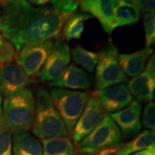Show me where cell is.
I'll return each mask as SVG.
<instances>
[{
  "label": "cell",
  "mask_w": 155,
  "mask_h": 155,
  "mask_svg": "<svg viewBox=\"0 0 155 155\" xmlns=\"http://www.w3.org/2000/svg\"><path fill=\"white\" fill-rule=\"evenodd\" d=\"M71 15L51 6L34 7L26 0H11L0 12V32L19 51L27 45L58 38Z\"/></svg>",
  "instance_id": "6da1fadb"
},
{
  "label": "cell",
  "mask_w": 155,
  "mask_h": 155,
  "mask_svg": "<svg viewBox=\"0 0 155 155\" xmlns=\"http://www.w3.org/2000/svg\"><path fill=\"white\" fill-rule=\"evenodd\" d=\"M35 116L32 133L41 139L65 137L68 131L58 111L51 94L45 88H38L35 97Z\"/></svg>",
  "instance_id": "7a4b0ae2"
},
{
  "label": "cell",
  "mask_w": 155,
  "mask_h": 155,
  "mask_svg": "<svg viewBox=\"0 0 155 155\" xmlns=\"http://www.w3.org/2000/svg\"><path fill=\"white\" fill-rule=\"evenodd\" d=\"M35 96L28 88L5 97L2 106L4 123L11 132L29 131L33 123Z\"/></svg>",
  "instance_id": "3957f363"
},
{
  "label": "cell",
  "mask_w": 155,
  "mask_h": 155,
  "mask_svg": "<svg viewBox=\"0 0 155 155\" xmlns=\"http://www.w3.org/2000/svg\"><path fill=\"white\" fill-rule=\"evenodd\" d=\"M50 94L68 134L71 135L91 95L88 91H78L61 88L53 89Z\"/></svg>",
  "instance_id": "277c9868"
},
{
  "label": "cell",
  "mask_w": 155,
  "mask_h": 155,
  "mask_svg": "<svg viewBox=\"0 0 155 155\" xmlns=\"http://www.w3.org/2000/svg\"><path fill=\"white\" fill-rule=\"evenodd\" d=\"M121 132L108 114H105L96 127L77 145L79 154L91 153L121 144Z\"/></svg>",
  "instance_id": "5b68a950"
},
{
  "label": "cell",
  "mask_w": 155,
  "mask_h": 155,
  "mask_svg": "<svg viewBox=\"0 0 155 155\" xmlns=\"http://www.w3.org/2000/svg\"><path fill=\"white\" fill-rule=\"evenodd\" d=\"M96 71V89L101 91L127 80V75L120 67L118 61V48L113 43L108 44L101 53Z\"/></svg>",
  "instance_id": "8992f818"
},
{
  "label": "cell",
  "mask_w": 155,
  "mask_h": 155,
  "mask_svg": "<svg viewBox=\"0 0 155 155\" xmlns=\"http://www.w3.org/2000/svg\"><path fill=\"white\" fill-rule=\"evenodd\" d=\"M53 44V40H48L25 45L15 55L16 63L28 77L38 75L50 55Z\"/></svg>",
  "instance_id": "52a82bcc"
},
{
  "label": "cell",
  "mask_w": 155,
  "mask_h": 155,
  "mask_svg": "<svg viewBox=\"0 0 155 155\" xmlns=\"http://www.w3.org/2000/svg\"><path fill=\"white\" fill-rule=\"evenodd\" d=\"M71 53L68 45L62 40L54 42L50 55L38 74L41 82H51L59 78L68 66Z\"/></svg>",
  "instance_id": "ba28073f"
},
{
  "label": "cell",
  "mask_w": 155,
  "mask_h": 155,
  "mask_svg": "<svg viewBox=\"0 0 155 155\" xmlns=\"http://www.w3.org/2000/svg\"><path fill=\"white\" fill-rule=\"evenodd\" d=\"M104 110L96 95H91L71 134L73 143L78 145L94 130L104 116Z\"/></svg>",
  "instance_id": "9c48e42d"
},
{
  "label": "cell",
  "mask_w": 155,
  "mask_h": 155,
  "mask_svg": "<svg viewBox=\"0 0 155 155\" xmlns=\"http://www.w3.org/2000/svg\"><path fill=\"white\" fill-rule=\"evenodd\" d=\"M31 80L16 63L0 67V95L5 97L17 94L30 86Z\"/></svg>",
  "instance_id": "30bf717a"
},
{
  "label": "cell",
  "mask_w": 155,
  "mask_h": 155,
  "mask_svg": "<svg viewBox=\"0 0 155 155\" xmlns=\"http://www.w3.org/2000/svg\"><path fill=\"white\" fill-rule=\"evenodd\" d=\"M95 95L104 111L110 113L123 109L129 106L133 100V96L124 83L98 91Z\"/></svg>",
  "instance_id": "8fae6325"
},
{
  "label": "cell",
  "mask_w": 155,
  "mask_h": 155,
  "mask_svg": "<svg viewBox=\"0 0 155 155\" xmlns=\"http://www.w3.org/2000/svg\"><path fill=\"white\" fill-rule=\"evenodd\" d=\"M80 2L81 10L96 17L106 33L111 34L114 30L116 0H81Z\"/></svg>",
  "instance_id": "7c38bea8"
},
{
  "label": "cell",
  "mask_w": 155,
  "mask_h": 155,
  "mask_svg": "<svg viewBox=\"0 0 155 155\" xmlns=\"http://www.w3.org/2000/svg\"><path fill=\"white\" fill-rule=\"evenodd\" d=\"M141 113L140 104L137 101H132L127 107L109 116L124 135L131 137L137 135L141 131Z\"/></svg>",
  "instance_id": "4fadbf2b"
},
{
  "label": "cell",
  "mask_w": 155,
  "mask_h": 155,
  "mask_svg": "<svg viewBox=\"0 0 155 155\" xmlns=\"http://www.w3.org/2000/svg\"><path fill=\"white\" fill-rule=\"evenodd\" d=\"M94 80L90 75L83 69L71 64L61 76L48 83V86L73 90H86L92 86Z\"/></svg>",
  "instance_id": "5bb4252c"
},
{
  "label": "cell",
  "mask_w": 155,
  "mask_h": 155,
  "mask_svg": "<svg viewBox=\"0 0 155 155\" xmlns=\"http://www.w3.org/2000/svg\"><path fill=\"white\" fill-rule=\"evenodd\" d=\"M127 87L137 101L150 102L154 98L155 77L144 70L140 74L129 81Z\"/></svg>",
  "instance_id": "9a60e30c"
},
{
  "label": "cell",
  "mask_w": 155,
  "mask_h": 155,
  "mask_svg": "<svg viewBox=\"0 0 155 155\" xmlns=\"http://www.w3.org/2000/svg\"><path fill=\"white\" fill-rule=\"evenodd\" d=\"M153 50L151 47L131 54H119L118 61L120 67L125 74L130 77H136L144 70L149 56L152 55Z\"/></svg>",
  "instance_id": "2e32d148"
},
{
  "label": "cell",
  "mask_w": 155,
  "mask_h": 155,
  "mask_svg": "<svg viewBox=\"0 0 155 155\" xmlns=\"http://www.w3.org/2000/svg\"><path fill=\"white\" fill-rule=\"evenodd\" d=\"M12 155H43L40 141L29 131L13 132Z\"/></svg>",
  "instance_id": "e0dca14e"
},
{
  "label": "cell",
  "mask_w": 155,
  "mask_h": 155,
  "mask_svg": "<svg viewBox=\"0 0 155 155\" xmlns=\"http://www.w3.org/2000/svg\"><path fill=\"white\" fill-rule=\"evenodd\" d=\"M140 19V11L127 0H116L114 29L131 25Z\"/></svg>",
  "instance_id": "ac0fdd59"
},
{
  "label": "cell",
  "mask_w": 155,
  "mask_h": 155,
  "mask_svg": "<svg viewBox=\"0 0 155 155\" xmlns=\"http://www.w3.org/2000/svg\"><path fill=\"white\" fill-rule=\"evenodd\" d=\"M42 142L43 155H75L73 143L67 137L45 139Z\"/></svg>",
  "instance_id": "d6986e66"
},
{
  "label": "cell",
  "mask_w": 155,
  "mask_h": 155,
  "mask_svg": "<svg viewBox=\"0 0 155 155\" xmlns=\"http://www.w3.org/2000/svg\"><path fill=\"white\" fill-rule=\"evenodd\" d=\"M91 17L90 15L85 12L75 13L71 15L65 21L62 29L65 40L70 41L80 38L84 30L85 22Z\"/></svg>",
  "instance_id": "ffe728a7"
},
{
  "label": "cell",
  "mask_w": 155,
  "mask_h": 155,
  "mask_svg": "<svg viewBox=\"0 0 155 155\" xmlns=\"http://www.w3.org/2000/svg\"><path fill=\"white\" fill-rule=\"evenodd\" d=\"M71 53H72L73 59L75 63L83 67L89 73H94L98 63V53L89 51L81 45H77L73 48Z\"/></svg>",
  "instance_id": "44dd1931"
},
{
  "label": "cell",
  "mask_w": 155,
  "mask_h": 155,
  "mask_svg": "<svg viewBox=\"0 0 155 155\" xmlns=\"http://www.w3.org/2000/svg\"><path fill=\"white\" fill-rule=\"evenodd\" d=\"M127 150L129 154L140 151L154 148L155 134L154 131L144 130L139 134L133 140L127 143Z\"/></svg>",
  "instance_id": "7402d4cb"
},
{
  "label": "cell",
  "mask_w": 155,
  "mask_h": 155,
  "mask_svg": "<svg viewBox=\"0 0 155 155\" xmlns=\"http://www.w3.org/2000/svg\"><path fill=\"white\" fill-rule=\"evenodd\" d=\"M144 29L146 47H151L155 40V15L154 13H147L144 16Z\"/></svg>",
  "instance_id": "603a6c76"
},
{
  "label": "cell",
  "mask_w": 155,
  "mask_h": 155,
  "mask_svg": "<svg viewBox=\"0 0 155 155\" xmlns=\"http://www.w3.org/2000/svg\"><path fill=\"white\" fill-rule=\"evenodd\" d=\"M0 155H12V136L5 124L0 128Z\"/></svg>",
  "instance_id": "cb8c5ba5"
},
{
  "label": "cell",
  "mask_w": 155,
  "mask_h": 155,
  "mask_svg": "<svg viewBox=\"0 0 155 155\" xmlns=\"http://www.w3.org/2000/svg\"><path fill=\"white\" fill-rule=\"evenodd\" d=\"M51 7L62 12L73 15L76 11L78 2L75 0H50Z\"/></svg>",
  "instance_id": "d4e9b609"
},
{
  "label": "cell",
  "mask_w": 155,
  "mask_h": 155,
  "mask_svg": "<svg viewBox=\"0 0 155 155\" xmlns=\"http://www.w3.org/2000/svg\"><path fill=\"white\" fill-rule=\"evenodd\" d=\"M15 55L16 53L12 45L7 40H4L3 43L0 46V67L12 63L15 60Z\"/></svg>",
  "instance_id": "484cf974"
},
{
  "label": "cell",
  "mask_w": 155,
  "mask_h": 155,
  "mask_svg": "<svg viewBox=\"0 0 155 155\" xmlns=\"http://www.w3.org/2000/svg\"><path fill=\"white\" fill-rule=\"evenodd\" d=\"M142 123L145 128L154 131L155 127V106L152 101L149 102L145 106L143 113Z\"/></svg>",
  "instance_id": "4316f807"
},
{
  "label": "cell",
  "mask_w": 155,
  "mask_h": 155,
  "mask_svg": "<svg viewBox=\"0 0 155 155\" xmlns=\"http://www.w3.org/2000/svg\"><path fill=\"white\" fill-rule=\"evenodd\" d=\"M81 155H130L127 150V143H121L116 146L102 149L91 153H86Z\"/></svg>",
  "instance_id": "83f0119b"
},
{
  "label": "cell",
  "mask_w": 155,
  "mask_h": 155,
  "mask_svg": "<svg viewBox=\"0 0 155 155\" xmlns=\"http://www.w3.org/2000/svg\"><path fill=\"white\" fill-rule=\"evenodd\" d=\"M143 13H154L155 0H127Z\"/></svg>",
  "instance_id": "f1b7e54d"
},
{
  "label": "cell",
  "mask_w": 155,
  "mask_h": 155,
  "mask_svg": "<svg viewBox=\"0 0 155 155\" xmlns=\"http://www.w3.org/2000/svg\"><path fill=\"white\" fill-rule=\"evenodd\" d=\"M144 71H146L153 77H155V57L154 54L149 58L147 63L145 65Z\"/></svg>",
  "instance_id": "f546056e"
},
{
  "label": "cell",
  "mask_w": 155,
  "mask_h": 155,
  "mask_svg": "<svg viewBox=\"0 0 155 155\" xmlns=\"http://www.w3.org/2000/svg\"><path fill=\"white\" fill-rule=\"evenodd\" d=\"M9 1H11V0H1V1H0V4H1L2 5H5L6 3H7ZM26 1L29 2L30 3L34 4V5L42 6L45 5V4L48 3V2H50V0H26Z\"/></svg>",
  "instance_id": "4dcf8cb0"
},
{
  "label": "cell",
  "mask_w": 155,
  "mask_h": 155,
  "mask_svg": "<svg viewBox=\"0 0 155 155\" xmlns=\"http://www.w3.org/2000/svg\"><path fill=\"white\" fill-rule=\"evenodd\" d=\"M133 155H155V149L152 148L140 151V152L134 153Z\"/></svg>",
  "instance_id": "1f68e13d"
},
{
  "label": "cell",
  "mask_w": 155,
  "mask_h": 155,
  "mask_svg": "<svg viewBox=\"0 0 155 155\" xmlns=\"http://www.w3.org/2000/svg\"><path fill=\"white\" fill-rule=\"evenodd\" d=\"M5 124L3 120V114H2V96L0 95V128Z\"/></svg>",
  "instance_id": "d6a6232c"
},
{
  "label": "cell",
  "mask_w": 155,
  "mask_h": 155,
  "mask_svg": "<svg viewBox=\"0 0 155 155\" xmlns=\"http://www.w3.org/2000/svg\"><path fill=\"white\" fill-rule=\"evenodd\" d=\"M3 41H4L3 37H2V35L1 32H0V46H1L2 44L3 43Z\"/></svg>",
  "instance_id": "836d02e7"
},
{
  "label": "cell",
  "mask_w": 155,
  "mask_h": 155,
  "mask_svg": "<svg viewBox=\"0 0 155 155\" xmlns=\"http://www.w3.org/2000/svg\"><path fill=\"white\" fill-rule=\"evenodd\" d=\"M75 1L77 2H78V3H80V2L81 1V0H75Z\"/></svg>",
  "instance_id": "e575fe53"
},
{
  "label": "cell",
  "mask_w": 155,
  "mask_h": 155,
  "mask_svg": "<svg viewBox=\"0 0 155 155\" xmlns=\"http://www.w3.org/2000/svg\"><path fill=\"white\" fill-rule=\"evenodd\" d=\"M0 1H1V0H0Z\"/></svg>",
  "instance_id": "d590c367"
}]
</instances>
